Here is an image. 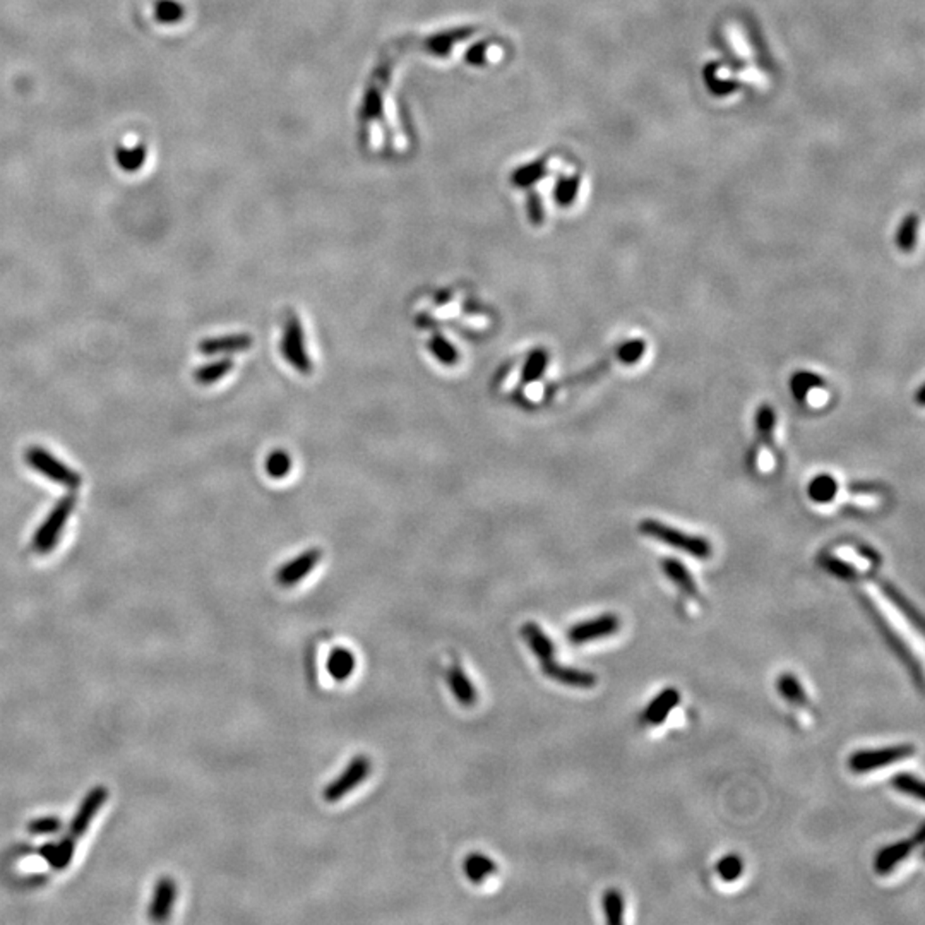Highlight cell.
<instances>
[{
    "label": "cell",
    "instance_id": "44dd1931",
    "mask_svg": "<svg viewBox=\"0 0 925 925\" xmlns=\"http://www.w3.org/2000/svg\"><path fill=\"white\" fill-rule=\"evenodd\" d=\"M74 850H76L74 838L67 837L59 843H46L40 848V854L53 869L61 871V869H66L67 865L70 864V860L74 857Z\"/></svg>",
    "mask_w": 925,
    "mask_h": 925
},
{
    "label": "cell",
    "instance_id": "83f0119b",
    "mask_svg": "<svg viewBox=\"0 0 925 925\" xmlns=\"http://www.w3.org/2000/svg\"><path fill=\"white\" fill-rule=\"evenodd\" d=\"M819 564L821 568L826 571V573L835 576L838 579H845V581H854V579H859L860 573L857 571L855 566H852L850 562H847L845 559H839L833 553H823L819 557Z\"/></svg>",
    "mask_w": 925,
    "mask_h": 925
},
{
    "label": "cell",
    "instance_id": "5b68a950",
    "mask_svg": "<svg viewBox=\"0 0 925 925\" xmlns=\"http://www.w3.org/2000/svg\"><path fill=\"white\" fill-rule=\"evenodd\" d=\"M280 348H282L285 360L295 371L306 375L312 372V360L306 348L304 330H302L300 319L293 312L288 314L287 321H285Z\"/></svg>",
    "mask_w": 925,
    "mask_h": 925
},
{
    "label": "cell",
    "instance_id": "e0dca14e",
    "mask_svg": "<svg viewBox=\"0 0 925 925\" xmlns=\"http://www.w3.org/2000/svg\"><path fill=\"white\" fill-rule=\"evenodd\" d=\"M176 898V881L170 878H161L154 886L153 900L150 905V917L156 922L165 921L174 908Z\"/></svg>",
    "mask_w": 925,
    "mask_h": 925
},
{
    "label": "cell",
    "instance_id": "5bb4252c",
    "mask_svg": "<svg viewBox=\"0 0 925 925\" xmlns=\"http://www.w3.org/2000/svg\"><path fill=\"white\" fill-rule=\"evenodd\" d=\"M254 345V340L250 334H228V336H218V338H206L198 345L199 352L202 355H230V353L247 352Z\"/></svg>",
    "mask_w": 925,
    "mask_h": 925
},
{
    "label": "cell",
    "instance_id": "ab89813d",
    "mask_svg": "<svg viewBox=\"0 0 925 925\" xmlns=\"http://www.w3.org/2000/svg\"><path fill=\"white\" fill-rule=\"evenodd\" d=\"M924 386H921V389H919V393H917V403H919L921 406H924Z\"/></svg>",
    "mask_w": 925,
    "mask_h": 925
},
{
    "label": "cell",
    "instance_id": "8fae6325",
    "mask_svg": "<svg viewBox=\"0 0 925 925\" xmlns=\"http://www.w3.org/2000/svg\"><path fill=\"white\" fill-rule=\"evenodd\" d=\"M756 444L750 449L749 464L756 462V454L761 447L770 449L771 454L776 456V446H774V427H776V413L768 403L759 405L756 412Z\"/></svg>",
    "mask_w": 925,
    "mask_h": 925
},
{
    "label": "cell",
    "instance_id": "74e56055",
    "mask_svg": "<svg viewBox=\"0 0 925 925\" xmlns=\"http://www.w3.org/2000/svg\"><path fill=\"white\" fill-rule=\"evenodd\" d=\"M847 490L855 495H878V494H884L888 488H886V485L878 484V482H852V484H848Z\"/></svg>",
    "mask_w": 925,
    "mask_h": 925
},
{
    "label": "cell",
    "instance_id": "8992f818",
    "mask_svg": "<svg viewBox=\"0 0 925 925\" xmlns=\"http://www.w3.org/2000/svg\"><path fill=\"white\" fill-rule=\"evenodd\" d=\"M371 768H372V765L367 756H355L343 773L338 778H334L324 789V792H323L324 800L330 804L341 800L347 793L352 792L355 787H358L364 780H367Z\"/></svg>",
    "mask_w": 925,
    "mask_h": 925
},
{
    "label": "cell",
    "instance_id": "9a60e30c",
    "mask_svg": "<svg viewBox=\"0 0 925 925\" xmlns=\"http://www.w3.org/2000/svg\"><path fill=\"white\" fill-rule=\"evenodd\" d=\"M867 577H869V579H871V581L880 588V592H881L882 595L888 598V602H889L891 605H895V607H896V609H898V610H900L908 620H912V624H913L919 631H922V617H921V614L915 610V607L906 600V596H905L904 593H902V592H900V590L891 583V581L884 579V577L878 576L876 573H869L867 574Z\"/></svg>",
    "mask_w": 925,
    "mask_h": 925
},
{
    "label": "cell",
    "instance_id": "d4e9b609",
    "mask_svg": "<svg viewBox=\"0 0 925 925\" xmlns=\"http://www.w3.org/2000/svg\"><path fill=\"white\" fill-rule=\"evenodd\" d=\"M807 494L809 497L817 503V504H828V503H833V499L837 497L838 494V482L835 477L828 475V473H823V475H817L807 488Z\"/></svg>",
    "mask_w": 925,
    "mask_h": 925
},
{
    "label": "cell",
    "instance_id": "7c38bea8",
    "mask_svg": "<svg viewBox=\"0 0 925 925\" xmlns=\"http://www.w3.org/2000/svg\"><path fill=\"white\" fill-rule=\"evenodd\" d=\"M542 667V672L552 679L555 683L562 684V685H568V687H574V689H593L598 679H596L595 674L588 672V670H579V668H573V667H564L557 661H549V663H544L540 665Z\"/></svg>",
    "mask_w": 925,
    "mask_h": 925
},
{
    "label": "cell",
    "instance_id": "4dcf8cb0",
    "mask_svg": "<svg viewBox=\"0 0 925 925\" xmlns=\"http://www.w3.org/2000/svg\"><path fill=\"white\" fill-rule=\"evenodd\" d=\"M716 876L724 882H735L744 874V860L737 854H727L715 865Z\"/></svg>",
    "mask_w": 925,
    "mask_h": 925
},
{
    "label": "cell",
    "instance_id": "836d02e7",
    "mask_svg": "<svg viewBox=\"0 0 925 925\" xmlns=\"http://www.w3.org/2000/svg\"><path fill=\"white\" fill-rule=\"evenodd\" d=\"M266 471L271 479H276V480L288 477V473L291 471V458L287 451H283V449L273 451L266 458Z\"/></svg>",
    "mask_w": 925,
    "mask_h": 925
},
{
    "label": "cell",
    "instance_id": "d6986e66",
    "mask_svg": "<svg viewBox=\"0 0 925 925\" xmlns=\"http://www.w3.org/2000/svg\"><path fill=\"white\" fill-rule=\"evenodd\" d=\"M446 681L449 684V689H451L453 696L456 698V701H458L460 705L470 708V706H473L477 703V700H479L477 687H475L473 683L468 679V675L462 672V667L453 665V667L447 670Z\"/></svg>",
    "mask_w": 925,
    "mask_h": 925
},
{
    "label": "cell",
    "instance_id": "f1b7e54d",
    "mask_svg": "<svg viewBox=\"0 0 925 925\" xmlns=\"http://www.w3.org/2000/svg\"><path fill=\"white\" fill-rule=\"evenodd\" d=\"M602 906H603V913H605L607 924L620 925L624 922L626 902H624V896H622V893L618 889L609 888L603 893V896H602Z\"/></svg>",
    "mask_w": 925,
    "mask_h": 925
},
{
    "label": "cell",
    "instance_id": "52a82bcc",
    "mask_svg": "<svg viewBox=\"0 0 925 925\" xmlns=\"http://www.w3.org/2000/svg\"><path fill=\"white\" fill-rule=\"evenodd\" d=\"M924 824L917 830V835L913 838H906L895 841L891 845L882 847L881 850L874 857V871L878 876H889L906 857L924 843Z\"/></svg>",
    "mask_w": 925,
    "mask_h": 925
},
{
    "label": "cell",
    "instance_id": "7402d4cb",
    "mask_svg": "<svg viewBox=\"0 0 925 925\" xmlns=\"http://www.w3.org/2000/svg\"><path fill=\"white\" fill-rule=\"evenodd\" d=\"M776 689H778V694L782 696L783 701L790 703L793 706H806L809 703L807 700V694H806V689L802 683L798 681V677L792 674V672H783L778 681H776Z\"/></svg>",
    "mask_w": 925,
    "mask_h": 925
},
{
    "label": "cell",
    "instance_id": "1f68e13d",
    "mask_svg": "<svg viewBox=\"0 0 925 925\" xmlns=\"http://www.w3.org/2000/svg\"><path fill=\"white\" fill-rule=\"evenodd\" d=\"M646 348H648L646 341L641 340V338H636V340H629V341L618 345L614 356H616L617 362L622 364V365H634L644 356Z\"/></svg>",
    "mask_w": 925,
    "mask_h": 925
},
{
    "label": "cell",
    "instance_id": "30bf717a",
    "mask_svg": "<svg viewBox=\"0 0 925 925\" xmlns=\"http://www.w3.org/2000/svg\"><path fill=\"white\" fill-rule=\"evenodd\" d=\"M681 700H683V696H681L679 689H675V687L663 689L644 708V711L641 715V722L650 727H659L661 724H665V720L681 703Z\"/></svg>",
    "mask_w": 925,
    "mask_h": 925
},
{
    "label": "cell",
    "instance_id": "2e32d148",
    "mask_svg": "<svg viewBox=\"0 0 925 925\" xmlns=\"http://www.w3.org/2000/svg\"><path fill=\"white\" fill-rule=\"evenodd\" d=\"M521 636L528 643L533 655L538 659L540 665L553 661L555 646L549 638V634L536 622H525L521 627Z\"/></svg>",
    "mask_w": 925,
    "mask_h": 925
},
{
    "label": "cell",
    "instance_id": "f35d334b",
    "mask_svg": "<svg viewBox=\"0 0 925 925\" xmlns=\"http://www.w3.org/2000/svg\"><path fill=\"white\" fill-rule=\"evenodd\" d=\"M178 14H180V9H178V5L172 4V2H165V4H161L160 9H158V16H160L161 20H165V21L176 20V18H178Z\"/></svg>",
    "mask_w": 925,
    "mask_h": 925
},
{
    "label": "cell",
    "instance_id": "cb8c5ba5",
    "mask_svg": "<svg viewBox=\"0 0 925 925\" xmlns=\"http://www.w3.org/2000/svg\"><path fill=\"white\" fill-rule=\"evenodd\" d=\"M232 369H233V360L230 356H225V358L209 362V364L196 369L194 371V381L201 386H211V384L221 381L225 375L230 374Z\"/></svg>",
    "mask_w": 925,
    "mask_h": 925
},
{
    "label": "cell",
    "instance_id": "8d00e7d4",
    "mask_svg": "<svg viewBox=\"0 0 925 925\" xmlns=\"http://www.w3.org/2000/svg\"><path fill=\"white\" fill-rule=\"evenodd\" d=\"M144 156H146V150H143V148H135L133 151L120 150V151H119V163H120L126 170H135V168L141 167V163L144 161Z\"/></svg>",
    "mask_w": 925,
    "mask_h": 925
},
{
    "label": "cell",
    "instance_id": "ffe728a7",
    "mask_svg": "<svg viewBox=\"0 0 925 925\" xmlns=\"http://www.w3.org/2000/svg\"><path fill=\"white\" fill-rule=\"evenodd\" d=\"M462 871L468 881L473 884H482L485 880L494 876L497 872V864L484 854H470L462 862Z\"/></svg>",
    "mask_w": 925,
    "mask_h": 925
},
{
    "label": "cell",
    "instance_id": "d6a6232c",
    "mask_svg": "<svg viewBox=\"0 0 925 925\" xmlns=\"http://www.w3.org/2000/svg\"><path fill=\"white\" fill-rule=\"evenodd\" d=\"M429 350L441 362L442 365H454L460 358L454 345L444 338L439 332H436L429 341Z\"/></svg>",
    "mask_w": 925,
    "mask_h": 925
},
{
    "label": "cell",
    "instance_id": "4fadbf2b",
    "mask_svg": "<svg viewBox=\"0 0 925 925\" xmlns=\"http://www.w3.org/2000/svg\"><path fill=\"white\" fill-rule=\"evenodd\" d=\"M107 797H109V792H107L105 787H96V789H93L85 797V800L81 802L78 813H76L72 823H70V828H69L70 837L79 838L86 833L91 821L94 819V815L100 811V807L105 804Z\"/></svg>",
    "mask_w": 925,
    "mask_h": 925
},
{
    "label": "cell",
    "instance_id": "d590c367",
    "mask_svg": "<svg viewBox=\"0 0 925 925\" xmlns=\"http://www.w3.org/2000/svg\"><path fill=\"white\" fill-rule=\"evenodd\" d=\"M61 828H62V821L57 817H50V815L35 819L28 824V830L33 835H55L61 831Z\"/></svg>",
    "mask_w": 925,
    "mask_h": 925
},
{
    "label": "cell",
    "instance_id": "9c48e42d",
    "mask_svg": "<svg viewBox=\"0 0 925 925\" xmlns=\"http://www.w3.org/2000/svg\"><path fill=\"white\" fill-rule=\"evenodd\" d=\"M323 557V552L319 549H308L302 552L299 557L291 559L285 566H282L276 573V583L283 588H290L299 585L307 574L314 571V568L319 564Z\"/></svg>",
    "mask_w": 925,
    "mask_h": 925
},
{
    "label": "cell",
    "instance_id": "7a4b0ae2",
    "mask_svg": "<svg viewBox=\"0 0 925 925\" xmlns=\"http://www.w3.org/2000/svg\"><path fill=\"white\" fill-rule=\"evenodd\" d=\"M78 506V495L76 494H66L57 501V504L48 512L44 523L37 533L33 535L31 547L38 553H48L53 551L59 544V538L66 528L67 521L72 514V511Z\"/></svg>",
    "mask_w": 925,
    "mask_h": 925
},
{
    "label": "cell",
    "instance_id": "603a6c76",
    "mask_svg": "<svg viewBox=\"0 0 925 925\" xmlns=\"http://www.w3.org/2000/svg\"><path fill=\"white\" fill-rule=\"evenodd\" d=\"M355 655H353L350 650L347 648H334L330 653V659L326 663V668L330 672L331 677L338 683H343L347 681L355 670Z\"/></svg>",
    "mask_w": 925,
    "mask_h": 925
},
{
    "label": "cell",
    "instance_id": "ba28073f",
    "mask_svg": "<svg viewBox=\"0 0 925 925\" xmlns=\"http://www.w3.org/2000/svg\"><path fill=\"white\" fill-rule=\"evenodd\" d=\"M620 629V618L616 614H602L585 622H577L568 631V639L573 644H586L598 639L614 636Z\"/></svg>",
    "mask_w": 925,
    "mask_h": 925
},
{
    "label": "cell",
    "instance_id": "484cf974",
    "mask_svg": "<svg viewBox=\"0 0 925 925\" xmlns=\"http://www.w3.org/2000/svg\"><path fill=\"white\" fill-rule=\"evenodd\" d=\"M790 388H792V395L798 403L806 401L809 393L813 389H819V388H826V381L815 372H809V371H798L795 372L790 381Z\"/></svg>",
    "mask_w": 925,
    "mask_h": 925
},
{
    "label": "cell",
    "instance_id": "4316f807",
    "mask_svg": "<svg viewBox=\"0 0 925 925\" xmlns=\"http://www.w3.org/2000/svg\"><path fill=\"white\" fill-rule=\"evenodd\" d=\"M549 352L545 348H535L533 352H529L527 356V362L523 365V371H521V381L525 384H531L535 381H538L542 375L545 374L547 367H549Z\"/></svg>",
    "mask_w": 925,
    "mask_h": 925
},
{
    "label": "cell",
    "instance_id": "3957f363",
    "mask_svg": "<svg viewBox=\"0 0 925 925\" xmlns=\"http://www.w3.org/2000/svg\"><path fill=\"white\" fill-rule=\"evenodd\" d=\"M26 462L37 470L45 479L55 482V484L67 487L70 490L79 488L83 484V479L79 471L67 466L66 462H61L57 456H53L50 451H46L40 446H31L26 449Z\"/></svg>",
    "mask_w": 925,
    "mask_h": 925
},
{
    "label": "cell",
    "instance_id": "ac0fdd59",
    "mask_svg": "<svg viewBox=\"0 0 925 925\" xmlns=\"http://www.w3.org/2000/svg\"><path fill=\"white\" fill-rule=\"evenodd\" d=\"M661 571L663 574L687 596L691 598H698L700 596V590H698V585H696V579L694 576L689 573L687 566L681 562L679 559H674V557H667L660 562Z\"/></svg>",
    "mask_w": 925,
    "mask_h": 925
},
{
    "label": "cell",
    "instance_id": "f546056e",
    "mask_svg": "<svg viewBox=\"0 0 925 925\" xmlns=\"http://www.w3.org/2000/svg\"><path fill=\"white\" fill-rule=\"evenodd\" d=\"M891 787L896 792L904 793L906 797H913L917 800H924V782L917 778L912 773H900L891 778Z\"/></svg>",
    "mask_w": 925,
    "mask_h": 925
},
{
    "label": "cell",
    "instance_id": "e575fe53",
    "mask_svg": "<svg viewBox=\"0 0 925 925\" xmlns=\"http://www.w3.org/2000/svg\"><path fill=\"white\" fill-rule=\"evenodd\" d=\"M917 232H919V217L917 215H908L905 218L898 233H896V245L904 250V252H910L915 249V243H917Z\"/></svg>",
    "mask_w": 925,
    "mask_h": 925
},
{
    "label": "cell",
    "instance_id": "6da1fadb",
    "mask_svg": "<svg viewBox=\"0 0 925 925\" xmlns=\"http://www.w3.org/2000/svg\"><path fill=\"white\" fill-rule=\"evenodd\" d=\"M639 531L644 535V536H650V538H655L659 540L663 545H668L672 549H677V551L685 552L696 559H709L711 553H713V547L709 544V540H706L703 536H698V535H691V533H685L681 529L674 528L670 525H665L659 520H643L639 523Z\"/></svg>",
    "mask_w": 925,
    "mask_h": 925
},
{
    "label": "cell",
    "instance_id": "277c9868",
    "mask_svg": "<svg viewBox=\"0 0 925 925\" xmlns=\"http://www.w3.org/2000/svg\"><path fill=\"white\" fill-rule=\"evenodd\" d=\"M915 748L912 744L888 746L881 749L855 750L848 757V768L855 774H864L869 771L882 770L891 765H896L912 756H915Z\"/></svg>",
    "mask_w": 925,
    "mask_h": 925
}]
</instances>
